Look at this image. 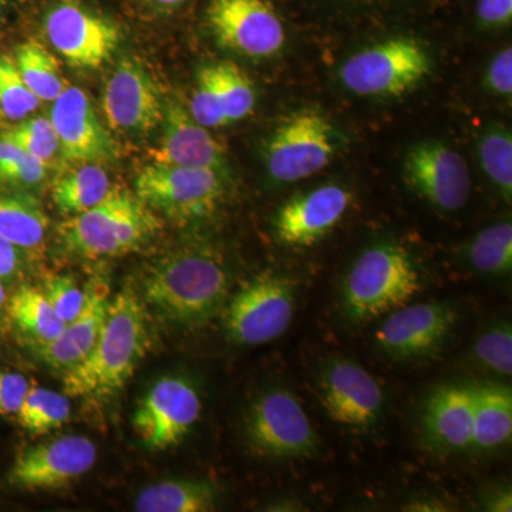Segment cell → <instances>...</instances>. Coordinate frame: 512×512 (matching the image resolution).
Segmentation results:
<instances>
[{"label":"cell","instance_id":"5b68a950","mask_svg":"<svg viewBox=\"0 0 512 512\" xmlns=\"http://www.w3.org/2000/svg\"><path fill=\"white\" fill-rule=\"evenodd\" d=\"M221 171L151 163L138 173L134 194L175 222L211 217L224 197Z\"/></svg>","mask_w":512,"mask_h":512},{"label":"cell","instance_id":"7c38bea8","mask_svg":"<svg viewBox=\"0 0 512 512\" xmlns=\"http://www.w3.org/2000/svg\"><path fill=\"white\" fill-rule=\"evenodd\" d=\"M96 461L97 447L89 437L66 434L20 451L8 481L22 490H59L89 473Z\"/></svg>","mask_w":512,"mask_h":512},{"label":"cell","instance_id":"b9f144b4","mask_svg":"<svg viewBox=\"0 0 512 512\" xmlns=\"http://www.w3.org/2000/svg\"><path fill=\"white\" fill-rule=\"evenodd\" d=\"M20 268V249L0 238V281L18 274Z\"/></svg>","mask_w":512,"mask_h":512},{"label":"cell","instance_id":"e575fe53","mask_svg":"<svg viewBox=\"0 0 512 512\" xmlns=\"http://www.w3.org/2000/svg\"><path fill=\"white\" fill-rule=\"evenodd\" d=\"M2 136L9 138L20 148L28 151L37 160L42 161L46 167L55 161L60 153L59 138L53 127L52 121L46 117H33L22 120L18 126L6 131Z\"/></svg>","mask_w":512,"mask_h":512},{"label":"cell","instance_id":"3957f363","mask_svg":"<svg viewBox=\"0 0 512 512\" xmlns=\"http://www.w3.org/2000/svg\"><path fill=\"white\" fill-rule=\"evenodd\" d=\"M160 229V221L136 194L111 188L96 207L73 215L59 227L60 242L80 258L130 254Z\"/></svg>","mask_w":512,"mask_h":512},{"label":"cell","instance_id":"d4e9b609","mask_svg":"<svg viewBox=\"0 0 512 512\" xmlns=\"http://www.w3.org/2000/svg\"><path fill=\"white\" fill-rule=\"evenodd\" d=\"M47 229L49 218L35 198L0 192V238L20 251H35L45 244Z\"/></svg>","mask_w":512,"mask_h":512},{"label":"cell","instance_id":"30bf717a","mask_svg":"<svg viewBox=\"0 0 512 512\" xmlns=\"http://www.w3.org/2000/svg\"><path fill=\"white\" fill-rule=\"evenodd\" d=\"M200 392L184 376L158 379L133 414V427L141 444L150 451L177 447L200 420Z\"/></svg>","mask_w":512,"mask_h":512},{"label":"cell","instance_id":"7402d4cb","mask_svg":"<svg viewBox=\"0 0 512 512\" xmlns=\"http://www.w3.org/2000/svg\"><path fill=\"white\" fill-rule=\"evenodd\" d=\"M86 292V305L80 315L66 323L55 340L39 345L43 362L53 369L64 370V373L79 365L92 352L109 309L110 289L106 282H93Z\"/></svg>","mask_w":512,"mask_h":512},{"label":"cell","instance_id":"4316f807","mask_svg":"<svg viewBox=\"0 0 512 512\" xmlns=\"http://www.w3.org/2000/svg\"><path fill=\"white\" fill-rule=\"evenodd\" d=\"M8 312L15 325L37 345L52 342L66 326L47 301L45 292L32 285H22L13 293Z\"/></svg>","mask_w":512,"mask_h":512},{"label":"cell","instance_id":"83f0119b","mask_svg":"<svg viewBox=\"0 0 512 512\" xmlns=\"http://www.w3.org/2000/svg\"><path fill=\"white\" fill-rule=\"evenodd\" d=\"M15 63L23 82L40 101L53 103L67 87L56 57L37 40L18 47Z\"/></svg>","mask_w":512,"mask_h":512},{"label":"cell","instance_id":"603a6c76","mask_svg":"<svg viewBox=\"0 0 512 512\" xmlns=\"http://www.w3.org/2000/svg\"><path fill=\"white\" fill-rule=\"evenodd\" d=\"M473 447L471 451H491L510 443L512 436V393L504 384L474 383Z\"/></svg>","mask_w":512,"mask_h":512},{"label":"cell","instance_id":"44dd1931","mask_svg":"<svg viewBox=\"0 0 512 512\" xmlns=\"http://www.w3.org/2000/svg\"><path fill=\"white\" fill-rule=\"evenodd\" d=\"M476 389L474 383L446 384L424 403V436L431 446L444 451H467L473 447Z\"/></svg>","mask_w":512,"mask_h":512},{"label":"cell","instance_id":"4fadbf2b","mask_svg":"<svg viewBox=\"0 0 512 512\" xmlns=\"http://www.w3.org/2000/svg\"><path fill=\"white\" fill-rule=\"evenodd\" d=\"M207 20L221 46L238 55L271 57L285 45V28L266 0H211Z\"/></svg>","mask_w":512,"mask_h":512},{"label":"cell","instance_id":"7bdbcfd3","mask_svg":"<svg viewBox=\"0 0 512 512\" xmlns=\"http://www.w3.org/2000/svg\"><path fill=\"white\" fill-rule=\"evenodd\" d=\"M483 507L485 511L511 512L512 494L510 488L497 487L485 493Z\"/></svg>","mask_w":512,"mask_h":512},{"label":"cell","instance_id":"484cf974","mask_svg":"<svg viewBox=\"0 0 512 512\" xmlns=\"http://www.w3.org/2000/svg\"><path fill=\"white\" fill-rule=\"evenodd\" d=\"M111 190L110 178L99 164H80L57 178L52 200L66 217L82 214L100 204Z\"/></svg>","mask_w":512,"mask_h":512},{"label":"cell","instance_id":"836d02e7","mask_svg":"<svg viewBox=\"0 0 512 512\" xmlns=\"http://www.w3.org/2000/svg\"><path fill=\"white\" fill-rule=\"evenodd\" d=\"M40 100L30 92L20 76L15 60L0 56V111L6 119L25 120L39 109Z\"/></svg>","mask_w":512,"mask_h":512},{"label":"cell","instance_id":"4dcf8cb0","mask_svg":"<svg viewBox=\"0 0 512 512\" xmlns=\"http://www.w3.org/2000/svg\"><path fill=\"white\" fill-rule=\"evenodd\" d=\"M481 167L491 183L510 201L512 195V137L507 128H487L478 141Z\"/></svg>","mask_w":512,"mask_h":512},{"label":"cell","instance_id":"d590c367","mask_svg":"<svg viewBox=\"0 0 512 512\" xmlns=\"http://www.w3.org/2000/svg\"><path fill=\"white\" fill-rule=\"evenodd\" d=\"M47 167L28 151L0 134V184L35 187L42 183Z\"/></svg>","mask_w":512,"mask_h":512},{"label":"cell","instance_id":"5bb4252c","mask_svg":"<svg viewBox=\"0 0 512 512\" xmlns=\"http://www.w3.org/2000/svg\"><path fill=\"white\" fill-rule=\"evenodd\" d=\"M453 303L431 302L394 309L375 333L377 349L400 362L436 353L456 326Z\"/></svg>","mask_w":512,"mask_h":512},{"label":"cell","instance_id":"f6af8a7d","mask_svg":"<svg viewBox=\"0 0 512 512\" xmlns=\"http://www.w3.org/2000/svg\"><path fill=\"white\" fill-rule=\"evenodd\" d=\"M6 305V289L3 286L2 281H0V316H2L3 308Z\"/></svg>","mask_w":512,"mask_h":512},{"label":"cell","instance_id":"bcb514c9","mask_svg":"<svg viewBox=\"0 0 512 512\" xmlns=\"http://www.w3.org/2000/svg\"><path fill=\"white\" fill-rule=\"evenodd\" d=\"M3 0H0V13H2Z\"/></svg>","mask_w":512,"mask_h":512},{"label":"cell","instance_id":"d6a6232c","mask_svg":"<svg viewBox=\"0 0 512 512\" xmlns=\"http://www.w3.org/2000/svg\"><path fill=\"white\" fill-rule=\"evenodd\" d=\"M478 365L501 377L512 375V328L510 322H497L478 336L473 348Z\"/></svg>","mask_w":512,"mask_h":512},{"label":"cell","instance_id":"ab89813d","mask_svg":"<svg viewBox=\"0 0 512 512\" xmlns=\"http://www.w3.org/2000/svg\"><path fill=\"white\" fill-rule=\"evenodd\" d=\"M485 86L498 96L510 97L512 94V49L505 47L488 66L485 74Z\"/></svg>","mask_w":512,"mask_h":512},{"label":"cell","instance_id":"60d3db41","mask_svg":"<svg viewBox=\"0 0 512 512\" xmlns=\"http://www.w3.org/2000/svg\"><path fill=\"white\" fill-rule=\"evenodd\" d=\"M476 15L481 28H507L512 20V0H477Z\"/></svg>","mask_w":512,"mask_h":512},{"label":"cell","instance_id":"cb8c5ba5","mask_svg":"<svg viewBox=\"0 0 512 512\" xmlns=\"http://www.w3.org/2000/svg\"><path fill=\"white\" fill-rule=\"evenodd\" d=\"M217 490L208 481L164 480L148 485L137 495L140 512H207L217 505Z\"/></svg>","mask_w":512,"mask_h":512},{"label":"cell","instance_id":"9a60e30c","mask_svg":"<svg viewBox=\"0 0 512 512\" xmlns=\"http://www.w3.org/2000/svg\"><path fill=\"white\" fill-rule=\"evenodd\" d=\"M403 177L410 190L440 211H458L470 197L466 160L441 141L416 144L404 158Z\"/></svg>","mask_w":512,"mask_h":512},{"label":"cell","instance_id":"9c48e42d","mask_svg":"<svg viewBox=\"0 0 512 512\" xmlns=\"http://www.w3.org/2000/svg\"><path fill=\"white\" fill-rule=\"evenodd\" d=\"M336 153L332 124L316 111H301L276 128L264 150L269 177L296 183L319 173Z\"/></svg>","mask_w":512,"mask_h":512},{"label":"cell","instance_id":"74e56055","mask_svg":"<svg viewBox=\"0 0 512 512\" xmlns=\"http://www.w3.org/2000/svg\"><path fill=\"white\" fill-rule=\"evenodd\" d=\"M45 295L64 323L76 319L86 305L87 292L70 275H53L45 281Z\"/></svg>","mask_w":512,"mask_h":512},{"label":"cell","instance_id":"8992f818","mask_svg":"<svg viewBox=\"0 0 512 512\" xmlns=\"http://www.w3.org/2000/svg\"><path fill=\"white\" fill-rule=\"evenodd\" d=\"M426 49L409 37H393L350 57L340 69L349 92L362 97H397L430 73Z\"/></svg>","mask_w":512,"mask_h":512},{"label":"cell","instance_id":"ee69618b","mask_svg":"<svg viewBox=\"0 0 512 512\" xmlns=\"http://www.w3.org/2000/svg\"><path fill=\"white\" fill-rule=\"evenodd\" d=\"M150 2L158 6V8L173 9L180 6L185 0H150Z\"/></svg>","mask_w":512,"mask_h":512},{"label":"cell","instance_id":"277c9868","mask_svg":"<svg viewBox=\"0 0 512 512\" xmlns=\"http://www.w3.org/2000/svg\"><path fill=\"white\" fill-rule=\"evenodd\" d=\"M420 288L419 271L406 249L373 245L359 255L343 279V315L356 323L379 318L412 301Z\"/></svg>","mask_w":512,"mask_h":512},{"label":"cell","instance_id":"8d00e7d4","mask_svg":"<svg viewBox=\"0 0 512 512\" xmlns=\"http://www.w3.org/2000/svg\"><path fill=\"white\" fill-rule=\"evenodd\" d=\"M192 119L205 128L228 126L227 114L222 104L214 64L202 67L197 76L190 103Z\"/></svg>","mask_w":512,"mask_h":512},{"label":"cell","instance_id":"f35d334b","mask_svg":"<svg viewBox=\"0 0 512 512\" xmlns=\"http://www.w3.org/2000/svg\"><path fill=\"white\" fill-rule=\"evenodd\" d=\"M29 390L30 383L25 376L0 370V416H16Z\"/></svg>","mask_w":512,"mask_h":512},{"label":"cell","instance_id":"d6986e66","mask_svg":"<svg viewBox=\"0 0 512 512\" xmlns=\"http://www.w3.org/2000/svg\"><path fill=\"white\" fill-rule=\"evenodd\" d=\"M49 119L66 160L97 164L114 156L109 131L101 123L89 96L79 87L67 86L63 90L53 101Z\"/></svg>","mask_w":512,"mask_h":512},{"label":"cell","instance_id":"ac0fdd59","mask_svg":"<svg viewBox=\"0 0 512 512\" xmlns=\"http://www.w3.org/2000/svg\"><path fill=\"white\" fill-rule=\"evenodd\" d=\"M350 202L352 194L338 184L296 195L275 214V238L285 247H312L339 224Z\"/></svg>","mask_w":512,"mask_h":512},{"label":"cell","instance_id":"1f68e13d","mask_svg":"<svg viewBox=\"0 0 512 512\" xmlns=\"http://www.w3.org/2000/svg\"><path fill=\"white\" fill-rule=\"evenodd\" d=\"M214 70L228 124L248 117L255 107L254 84L248 74L231 62L214 64Z\"/></svg>","mask_w":512,"mask_h":512},{"label":"cell","instance_id":"ba28073f","mask_svg":"<svg viewBox=\"0 0 512 512\" xmlns=\"http://www.w3.org/2000/svg\"><path fill=\"white\" fill-rule=\"evenodd\" d=\"M248 446L259 456L305 458L318 451L319 436L295 394L285 387L266 390L245 414Z\"/></svg>","mask_w":512,"mask_h":512},{"label":"cell","instance_id":"6da1fadb","mask_svg":"<svg viewBox=\"0 0 512 512\" xmlns=\"http://www.w3.org/2000/svg\"><path fill=\"white\" fill-rule=\"evenodd\" d=\"M231 286L217 249L187 245L158 259L143 279V302L170 325L192 329L224 308Z\"/></svg>","mask_w":512,"mask_h":512},{"label":"cell","instance_id":"2e32d148","mask_svg":"<svg viewBox=\"0 0 512 512\" xmlns=\"http://www.w3.org/2000/svg\"><path fill=\"white\" fill-rule=\"evenodd\" d=\"M318 390L323 409L342 426L366 430L382 416V387L365 367L352 360H328L320 370Z\"/></svg>","mask_w":512,"mask_h":512},{"label":"cell","instance_id":"e0dca14e","mask_svg":"<svg viewBox=\"0 0 512 512\" xmlns=\"http://www.w3.org/2000/svg\"><path fill=\"white\" fill-rule=\"evenodd\" d=\"M101 104L107 124L120 133L143 136L163 121L160 90L144 64L133 57H124L110 74Z\"/></svg>","mask_w":512,"mask_h":512},{"label":"cell","instance_id":"f1b7e54d","mask_svg":"<svg viewBox=\"0 0 512 512\" xmlns=\"http://www.w3.org/2000/svg\"><path fill=\"white\" fill-rule=\"evenodd\" d=\"M466 258L474 271L483 275L505 276L512 268V225L498 222L478 232L467 245Z\"/></svg>","mask_w":512,"mask_h":512},{"label":"cell","instance_id":"f546056e","mask_svg":"<svg viewBox=\"0 0 512 512\" xmlns=\"http://www.w3.org/2000/svg\"><path fill=\"white\" fill-rule=\"evenodd\" d=\"M72 416V403L69 396L46 387H30L25 402L20 407V426L35 436L60 429Z\"/></svg>","mask_w":512,"mask_h":512},{"label":"cell","instance_id":"52a82bcc","mask_svg":"<svg viewBox=\"0 0 512 512\" xmlns=\"http://www.w3.org/2000/svg\"><path fill=\"white\" fill-rule=\"evenodd\" d=\"M295 301L296 288L291 279L278 274L256 276L228 302L225 335L241 346L274 342L291 326Z\"/></svg>","mask_w":512,"mask_h":512},{"label":"cell","instance_id":"7a4b0ae2","mask_svg":"<svg viewBox=\"0 0 512 512\" xmlns=\"http://www.w3.org/2000/svg\"><path fill=\"white\" fill-rule=\"evenodd\" d=\"M150 346L146 303L133 289H121L110 299L92 352L64 373V393L72 397L107 399L134 375Z\"/></svg>","mask_w":512,"mask_h":512},{"label":"cell","instance_id":"ffe728a7","mask_svg":"<svg viewBox=\"0 0 512 512\" xmlns=\"http://www.w3.org/2000/svg\"><path fill=\"white\" fill-rule=\"evenodd\" d=\"M163 137L151 150L154 164L180 165V167L225 168V153L221 144L207 128L192 119L190 110L180 101H168L164 106Z\"/></svg>","mask_w":512,"mask_h":512},{"label":"cell","instance_id":"8fae6325","mask_svg":"<svg viewBox=\"0 0 512 512\" xmlns=\"http://www.w3.org/2000/svg\"><path fill=\"white\" fill-rule=\"evenodd\" d=\"M45 33L56 52L76 69H99L123 39L117 23L76 0H63L47 12Z\"/></svg>","mask_w":512,"mask_h":512}]
</instances>
